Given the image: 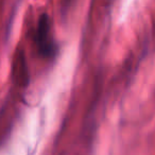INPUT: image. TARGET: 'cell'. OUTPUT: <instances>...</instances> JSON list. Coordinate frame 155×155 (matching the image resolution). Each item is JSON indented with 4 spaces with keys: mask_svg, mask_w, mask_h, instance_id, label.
Wrapping results in <instances>:
<instances>
[{
    "mask_svg": "<svg viewBox=\"0 0 155 155\" xmlns=\"http://www.w3.org/2000/svg\"><path fill=\"white\" fill-rule=\"evenodd\" d=\"M34 44L36 50L44 58H52L56 52V45L52 32L51 19L47 13L39 15L35 25Z\"/></svg>",
    "mask_w": 155,
    "mask_h": 155,
    "instance_id": "1",
    "label": "cell"
}]
</instances>
